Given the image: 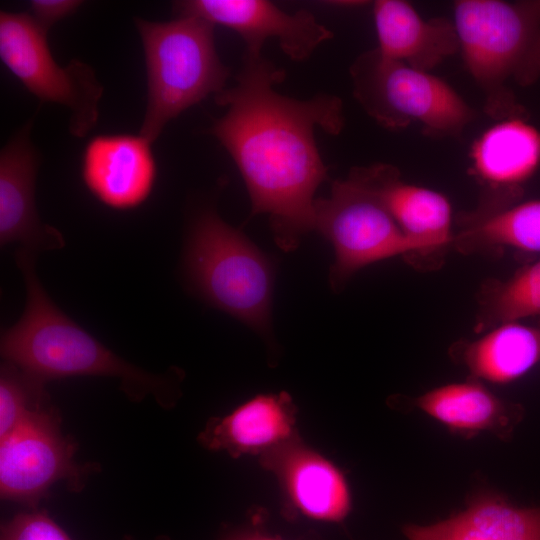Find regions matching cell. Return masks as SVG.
<instances>
[{
  "mask_svg": "<svg viewBox=\"0 0 540 540\" xmlns=\"http://www.w3.org/2000/svg\"><path fill=\"white\" fill-rule=\"evenodd\" d=\"M284 77L262 55H245L236 84L215 95L226 112L211 133L238 167L252 215H268L276 244L292 251L314 229V194L327 178L314 131L339 134L344 114L334 95L307 100L281 95L274 86Z\"/></svg>",
  "mask_w": 540,
  "mask_h": 540,
  "instance_id": "1",
  "label": "cell"
},
{
  "mask_svg": "<svg viewBox=\"0 0 540 540\" xmlns=\"http://www.w3.org/2000/svg\"><path fill=\"white\" fill-rule=\"evenodd\" d=\"M15 260L25 282L26 304L20 319L2 331L0 351L6 363L43 385L74 376L113 377L134 401L152 396L161 406L172 404L170 377L119 357L55 305L37 276L35 253L20 248Z\"/></svg>",
  "mask_w": 540,
  "mask_h": 540,
  "instance_id": "2",
  "label": "cell"
},
{
  "mask_svg": "<svg viewBox=\"0 0 540 540\" xmlns=\"http://www.w3.org/2000/svg\"><path fill=\"white\" fill-rule=\"evenodd\" d=\"M453 23L460 51L484 96V111L501 121L526 118L511 85L540 79V1L459 0Z\"/></svg>",
  "mask_w": 540,
  "mask_h": 540,
  "instance_id": "3",
  "label": "cell"
},
{
  "mask_svg": "<svg viewBox=\"0 0 540 540\" xmlns=\"http://www.w3.org/2000/svg\"><path fill=\"white\" fill-rule=\"evenodd\" d=\"M145 56L147 107L140 135L151 143L165 125L225 89L230 70L216 51L214 25L194 16L166 22L135 19Z\"/></svg>",
  "mask_w": 540,
  "mask_h": 540,
  "instance_id": "4",
  "label": "cell"
},
{
  "mask_svg": "<svg viewBox=\"0 0 540 540\" xmlns=\"http://www.w3.org/2000/svg\"><path fill=\"white\" fill-rule=\"evenodd\" d=\"M184 268L191 285L210 304L256 330H268L273 264L215 211L205 210L193 221Z\"/></svg>",
  "mask_w": 540,
  "mask_h": 540,
  "instance_id": "5",
  "label": "cell"
},
{
  "mask_svg": "<svg viewBox=\"0 0 540 540\" xmlns=\"http://www.w3.org/2000/svg\"><path fill=\"white\" fill-rule=\"evenodd\" d=\"M353 95L378 124L401 129L417 122L434 136H456L476 118L475 110L446 82L383 56L361 53L349 69Z\"/></svg>",
  "mask_w": 540,
  "mask_h": 540,
  "instance_id": "6",
  "label": "cell"
},
{
  "mask_svg": "<svg viewBox=\"0 0 540 540\" xmlns=\"http://www.w3.org/2000/svg\"><path fill=\"white\" fill-rule=\"evenodd\" d=\"M314 229L331 242L335 261L330 269L332 289L341 291L360 269L396 256L413 264L417 246L402 232L364 167H354L335 180L329 197L314 202Z\"/></svg>",
  "mask_w": 540,
  "mask_h": 540,
  "instance_id": "7",
  "label": "cell"
},
{
  "mask_svg": "<svg viewBox=\"0 0 540 540\" xmlns=\"http://www.w3.org/2000/svg\"><path fill=\"white\" fill-rule=\"evenodd\" d=\"M0 58L39 100L70 110L72 135L82 138L95 126L103 88L93 69L78 60L60 66L49 49L47 31L29 13L1 11Z\"/></svg>",
  "mask_w": 540,
  "mask_h": 540,
  "instance_id": "8",
  "label": "cell"
},
{
  "mask_svg": "<svg viewBox=\"0 0 540 540\" xmlns=\"http://www.w3.org/2000/svg\"><path fill=\"white\" fill-rule=\"evenodd\" d=\"M0 439L3 499L34 506L55 482L77 485L84 473L72 460L74 445L61 435L58 416L46 405Z\"/></svg>",
  "mask_w": 540,
  "mask_h": 540,
  "instance_id": "9",
  "label": "cell"
},
{
  "mask_svg": "<svg viewBox=\"0 0 540 540\" xmlns=\"http://www.w3.org/2000/svg\"><path fill=\"white\" fill-rule=\"evenodd\" d=\"M174 11L178 16L199 17L235 31L250 56H261L265 41L275 38L287 56L302 61L333 37L310 12L289 14L264 0H186L175 2Z\"/></svg>",
  "mask_w": 540,
  "mask_h": 540,
  "instance_id": "10",
  "label": "cell"
},
{
  "mask_svg": "<svg viewBox=\"0 0 540 540\" xmlns=\"http://www.w3.org/2000/svg\"><path fill=\"white\" fill-rule=\"evenodd\" d=\"M81 176L88 191L103 205L119 211L142 205L157 176L151 142L142 135H97L86 144Z\"/></svg>",
  "mask_w": 540,
  "mask_h": 540,
  "instance_id": "11",
  "label": "cell"
},
{
  "mask_svg": "<svg viewBox=\"0 0 540 540\" xmlns=\"http://www.w3.org/2000/svg\"><path fill=\"white\" fill-rule=\"evenodd\" d=\"M470 160L472 174L489 189L478 209L515 204L540 166V130L526 118L501 120L472 144Z\"/></svg>",
  "mask_w": 540,
  "mask_h": 540,
  "instance_id": "12",
  "label": "cell"
},
{
  "mask_svg": "<svg viewBox=\"0 0 540 540\" xmlns=\"http://www.w3.org/2000/svg\"><path fill=\"white\" fill-rule=\"evenodd\" d=\"M259 461L276 475L286 501L302 515L328 522L348 515L351 497L343 474L298 434L262 453Z\"/></svg>",
  "mask_w": 540,
  "mask_h": 540,
  "instance_id": "13",
  "label": "cell"
},
{
  "mask_svg": "<svg viewBox=\"0 0 540 540\" xmlns=\"http://www.w3.org/2000/svg\"><path fill=\"white\" fill-rule=\"evenodd\" d=\"M31 122L0 153V244L18 243L33 253L60 249L62 234L41 221L35 190L38 156L32 146Z\"/></svg>",
  "mask_w": 540,
  "mask_h": 540,
  "instance_id": "14",
  "label": "cell"
},
{
  "mask_svg": "<svg viewBox=\"0 0 540 540\" xmlns=\"http://www.w3.org/2000/svg\"><path fill=\"white\" fill-rule=\"evenodd\" d=\"M383 204L402 230L417 246L413 262L423 268L439 264V257L453 246V212L449 199L442 193L401 179L399 170L390 164L364 167Z\"/></svg>",
  "mask_w": 540,
  "mask_h": 540,
  "instance_id": "15",
  "label": "cell"
},
{
  "mask_svg": "<svg viewBox=\"0 0 540 540\" xmlns=\"http://www.w3.org/2000/svg\"><path fill=\"white\" fill-rule=\"evenodd\" d=\"M379 52L392 60L425 72L460 51L453 21L425 19L402 0H377L373 4Z\"/></svg>",
  "mask_w": 540,
  "mask_h": 540,
  "instance_id": "16",
  "label": "cell"
},
{
  "mask_svg": "<svg viewBox=\"0 0 540 540\" xmlns=\"http://www.w3.org/2000/svg\"><path fill=\"white\" fill-rule=\"evenodd\" d=\"M450 357L469 377L495 384L511 383L540 368V316L496 325L472 340L449 348Z\"/></svg>",
  "mask_w": 540,
  "mask_h": 540,
  "instance_id": "17",
  "label": "cell"
},
{
  "mask_svg": "<svg viewBox=\"0 0 540 540\" xmlns=\"http://www.w3.org/2000/svg\"><path fill=\"white\" fill-rule=\"evenodd\" d=\"M295 415L296 407L286 392L258 395L230 414L211 419L199 441L234 457L261 455L297 434Z\"/></svg>",
  "mask_w": 540,
  "mask_h": 540,
  "instance_id": "18",
  "label": "cell"
},
{
  "mask_svg": "<svg viewBox=\"0 0 540 540\" xmlns=\"http://www.w3.org/2000/svg\"><path fill=\"white\" fill-rule=\"evenodd\" d=\"M415 405L457 434L491 432L502 440L511 438L525 413L521 404L496 396L471 377L434 388L416 398Z\"/></svg>",
  "mask_w": 540,
  "mask_h": 540,
  "instance_id": "19",
  "label": "cell"
},
{
  "mask_svg": "<svg viewBox=\"0 0 540 540\" xmlns=\"http://www.w3.org/2000/svg\"><path fill=\"white\" fill-rule=\"evenodd\" d=\"M408 540H540V506L517 507L500 496H481L448 519L408 524Z\"/></svg>",
  "mask_w": 540,
  "mask_h": 540,
  "instance_id": "20",
  "label": "cell"
},
{
  "mask_svg": "<svg viewBox=\"0 0 540 540\" xmlns=\"http://www.w3.org/2000/svg\"><path fill=\"white\" fill-rule=\"evenodd\" d=\"M460 224L453 247L462 254H495L506 249L540 254V199L476 210Z\"/></svg>",
  "mask_w": 540,
  "mask_h": 540,
  "instance_id": "21",
  "label": "cell"
},
{
  "mask_svg": "<svg viewBox=\"0 0 540 540\" xmlns=\"http://www.w3.org/2000/svg\"><path fill=\"white\" fill-rule=\"evenodd\" d=\"M477 333L506 322L540 316V259L505 280L486 279L478 292Z\"/></svg>",
  "mask_w": 540,
  "mask_h": 540,
  "instance_id": "22",
  "label": "cell"
},
{
  "mask_svg": "<svg viewBox=\"0 0 540 540\" xmlns=\"http://www.w3.org/2000/svg\"><path fill=\"white\" fill-rule=\"evenodd\" d=\"M44 385L6 363L0 376V438L13 432L45 406Z\"/></svg>",
  "mask_w": 540,
  "mask_h": 540,
  "instance_id": "23",
  "label": "cell"
},
{
  "mask_svg": "<svg viewBox=\"0 0 540 540\" xmlns=\"http://www.w3.org/2000/svg\"><path fill=\"white\" fill-rule=\"evenodd\" d=\"M0 540H71L46 512L15 515L1 527Z\"/></svg>",
  "mask_w": 540,
  "mask_h": 540,
  "instance_id": "24",
  "label": "cell"
},
{
  "mask_svg": "<svg viewBox=\"0 0 540 540\" xmlns=\"http://www.w3.org/2000/svg\"><path fill=\"white\" fill-rule=\"evenodd\" d=\"M83 4L79 0H33L30 15L46 31L55 23L74 14Z\"/></svg>",
  "mask_w": 540,
  "mask_h": 540,
  "instance_id": "25",
  "label": "cell"
},
{
  "mask_svg": "<svg viewBox=\"0 0 540 540\" xmlns=\"http://www.w3.org/2000/svg\"><path fill=\"white\" fill-rule=\"evenodd\" d=\"M222 540H281L279 538L260 534L258 532H238L231 534Z\"/></svg>",
  "mask_w": 540,
  "mask_h": 540,
  "instance_id": "26",
  "label": "cell"
}]
</instances>
